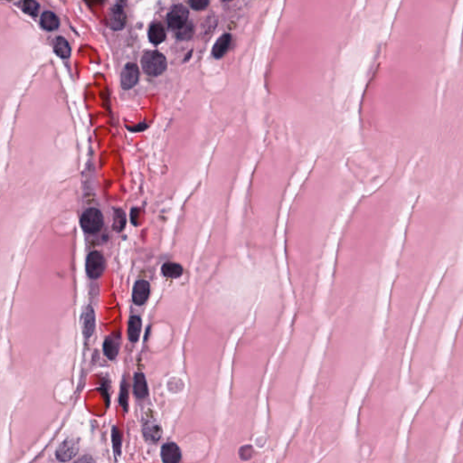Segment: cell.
<instances>
[{
  "mask_svg": "<svg viewBox=\"0 0 463 463\" xmlns=\"http://www.w3.org/2000/svg\"><path fill=\"white\" fill-rule=\"evenodd\" d=\"M143 71L150 76H159L167 69V59L158 51H148L142 58Z\"/></svg>",
  "mask_w": 463,
  "mask_h": 463,
  "instance_id": "cell-1",
  "label": "cell"
},
{
  "mask_svg": "<svg viewBox=\"0 0 463 463\" xmlns=\"http://www.w3.org/2000/svg\"><path fill=\"white\" fill-rule=\"evenodd\" d=\"M104 219L102 212L97 208H88L80 218V225L85 233L94 234L99 233L103 227Z\"/></svg>",
  "mask_w": 463,
  "mask_h": 463,
  "instance_id": "cell-2",
  "label": "cell"
},
{
  "mask_svg": "<svg viewBox=\"0 0 463 463\" xmlns=\"http://www.w3.org/2000/svg\"><path fill=\"white\" fill-rule=\"evenodd\" d=\"M85 268L89 278L96 280L102 276L106 269V260L100 251H92L86 258Z\"/></svg>",
  "mask_w": 463,
  "mask_h": 463,
  "instance_id": "cell-3",
  "label": "cell"
},
{
  "mask_svg": "<svg viewBox=\"0 0 463 463\" xmlns=\"http://www.w3.org/2000/svg\"><path fill=\"white\" fill-rule=\"evenodd\" d=\"M189 11L184 5L177 4L172 7L168 15V25L173 30H180L186 26Z\"/></svg>",
  "mask_w": 463,
  "mask_h": 463,
  "instance_id": "cell-4",
  "label": "cell"
},
{
  "mask_svg": "<svg viewBox=\"0 0 463 463\" xmlns=\"http://www.w3.org/2000/svg\"><path fill=\"white\" fill-rule=\"evenodd\" d=\"M140 72L137 64L134 62H128L123 70L121 72L120 76V84L124 90H129L133 88L139 81Z\"/></svg>",
  "mask_w": 463,
  "mask_h": 463,
  "instance_id": "cell-5",
  "label": "cell"
},
{
  "mask_svg": "<svg viewBox=\"0 0 463 463\" xmlns=\"http://www.w3.org/2000/svg\"><path fill=\"white\" fill-rule=\"evenodd\" d=\"M79 450V444L75 441V439H67L62 441L60 445L58 446L57 450L55 452L56 458L60 461H68L73 459L75 455L77 454Z\"/></svg>",
  "mask_w": 463,
  "mask_h": 463,
  "instance_id": "cell-6",
  "label": "cell"
},
{
  "mask_svg": "<svg viewBox=\"0 0 463 463\" xmlns=\"http://www.w3.org/2000/svg\"><path fill=\"white\" fill-rule=\"evenodd\" d=\"M127 24V16L123 8L115 5L109 11V26L112 30H122Z\"/></svg>",
  "mask_w": 463,
  "mask_h": 463,
  "instance_id": "cell-7",
  "label": "cell"
},
{
  "mask_svg": "<svg viewBox=\"0 0 463 463\" xmlns=\"http://www.w3.org/2000/svg\"><path fill=\"white\" fill-rule=\"evenodd\" d=\"M150 294V285L149 282L145 280H139L135 283L133 290V300L135 304L138 306L145 304Z\"/></svg>",
  "mask_w": 463,
  "mask_h": 463,
  "instance_id": "cell-8",
  "label": "cell"
},
{
  "mask_svg": "<svg viewBox=\"0 0 463 463\" xmlns=\"http://www.w3.org/2000/svg\"><path fill=\"white\" fill-rule=\"evenodd\" d=\"M81 320L84 337L86 339H90L95 329V312L92 306H87L85 308Z\"/></svg>",
  "mask_w": 463,
  "mask_h": 463,
  "instance_id": "cell-9",
  "label": "cell"
},
{
  "mask_svg": "<svg viewBox=\"0 0 463 463\" xmlns=\"http://www.w3.org/2000/svg\"><path fill=\"white\" fill-rule=\"evenodd\" d=\"M161 458L164 463H178L181 459V451L178 446L168 442L161 448Z\"/></svg>",
  "mask_w": 463,
  "mask_h": 463,
  "instance_id": "cell-10",
  "label": "cell"
},
{
  "mask_svg": "<svg viewBox=\"0 0 463 463\" xmlns=\"http://www.w3.org/2000/svg\"><path fill=\"white\" fill-rule=\"evenodd\" d=\"M232 44V36L230 34H224L219 37L213 47V55L219 59L227 53L230 45Z\"/></svg>",
  "mask_w": 463,
  "mask_h": 463,
  "instance_id": "cell-11",
  "label": "cell"
},
{
  "mask_svg": "<svg viewBox=\"0 0 463 463\" xmlns=\"http://www.w3.org/2000/svg\"><path fill=\"white\" fill-rule=\"evenodd\" d=\"M142 320L139 316H131L128 323V340L133 343H136L142 333Z\"/></svg>",
  "mask_w": 463,
  "mask_h": 463,
  "instance_id": "cell-12",
  "label": "cell"
},
{
  "mask_svg": "<svg viewBox=\"0 0 463 463\" xmlns=\"http://www.w3.org/2000/svg\"><path fill=\"white\" fill-rule=\"evenodd\" d=\"M119 341L116 337H107L103 343V353L110 360H114L119 351Z\"/></svg>",
  "mask_w": 463,
  "mask_h": 463,
  "instance_id": "cell-13",
  "label": "cell"
},
{
  "mask_svg": "<svg viewBox=\"0 0 463 463\" xmlns=\"http://www.w3.org/2000/svg\"><path fill=\"white\" fill-rule=\"evenodd\" d=\"M40 24L44 30L54 31L60 27V20L55 14L51 11H45L41 16Z\"/></svg>",
  "mask_w": 463,
  "mask_h": 463,
  "instance_id": "cell-14",
  "label": "cell"
},
{
  "mask_svg": "<svg viewBox=\"0 0 463 463\" xmlns=\"http://www.w3.org/2000/svg\"><path fill=\"white\" fill-rule=\"evenodd\" d=\"M53 51L59 57L67 59L71 55V46L65 38L58 36L53 43Z\"/></svg>",
  "mask_w": 463,
  "mask_h": 463,
  "instance_id": "cell-15",
  "label": "cell"
},
{
  "mask_svg": "<svg viewBox=\"0 0 463 463\" xmlns=\"http://www.w3.org/2000/svg\"><path fill=\"white\" fill-rule=\"evenodd\" d=\"M133 390L136 396L140 399L145 398L148 395V384L146 381L145 376L142 373H137L134 376L133 382Z\"/></svg>",
  "mask_w": 463,
  "mask_h": 463,
  "instance_id": "cell-16",
  "label": "cell"
},
{
  "mask_svg": "<svg viewBox=\"0 0 463 463\" xmlns=\"http://www.w3.org/2000/svg\"><path fill=\"white\" fill-rule=\"evenodd\" d=\"M149 39L152 44H159L166 39V31L162 25L153 24L149 30Z\"/></svg>",
  "mask_w": 463,
  "mask_h": 463,
  "instance_id": "cell-17",
  "label": "cell"
},
{
  "mask_svg": "<svg viewBox=\"0 0 463 463\" xmlns=\"http://www.w3.org/2000/svg\"><path fill=\"white\" fill-rule=\"evenodd\" d=\"M161 272L167 278L177 279L183 274V267L176 262H166L162 265Z\"/></svg>",
  "mask_w": 463,
  "mask_h": 463,
  "instance_id": "cell-18",
  "label": "cell"
},
{
  "mask_svg": "<svg viewBox=\"0 0 463 463\" xmlns=\"http://www.w3.org/2000/svg\"><path fill=\"white\" fill-rule=\"evenodd\" d=\"M126 226V216L123 210L116 209L113 215V225L112 227L116 232L120 233L123 231Z\"/></svg>",
  "mask_w": 463,
  "mask_h": 463,
  "instance_id": "cell-19",
  "label": "cell"
},
{
  "mask_svg": "<svg viewBox=\"0 0 463 463\" xmlns=\"http://www.w3.org/2000/svg\"><path fill=\"white\" fill-rule=\"evenodd\" d=\"M21 9L25 13L32 16V17H36L39 12L40 5L36 1H24L22 2Z\"/></svg>",
  "mask_w": 463,
  "mask_h": 463,
  "instance_id": "cell-20",
  "label": "cell"
},
{
  "mask_svg": "<svg viewBox=\"0 0 463 463\" xmlns=\"http://www.w3.org/2000/svg\"><path fill=\"white\" fill-rule=\"evenodd\" d=\"M194 34V27L192 24H186L185 27H183L180 30H178L177 33V36L178 39L188 40L192 37Z\"/></svg>",
  "mask_w": 463,
  "mask_h": 463,
  "instance_id": "cell-21",
  "label": "cell"
},
{
  "mask_svg": "<svg viewBox=\"0 0 463 463\" xmlns=\"http://www.w3.org/2000/svg\"><path fill=\"white\" fill-rule=\"evenodd\" d=\"M144 432L146 436L153 441H157L161 437V429L159 425H151L149 427H146V432Z\"/></svg>",
  "mask_w": 463,
  "mask_h": 463,
  "instance_id": "cell-22",
  "label": "cell"
},
{
  "mask_svg": "<svg viewBox=\"0 0 463 463\" xmlns=\"http://www.w3.org/2000/svg\"><path fill=\"white\" fill-rule=\"evenodd\" d=\"M209 4H210L209 1H207V0H194V1L188 2L190 8L194 10H197V11L207 9Z\"/></svg>",
  "mask_w": 463,
  "mask_h": 463,
  "instance_id": "cell-23",
  "label": "cell"
},
{
  "mask_svg": "<svg viewBox=\"0 0 463 463\" xmlns=\"http://www.w3.org/2000/svg\"><path fill=\"white\" fill-rule=\"evenodd\" d=\"M251 452H252V448L251 446H244L242 447L240 450V457L243 460H247L251 458Z\"/></svg>",
  "mask_w": 463,
  "mask_h": 463,
  "instance_id": "cell-24",
  "label": "cell"
},
{
  "mask_svg": "<svg viewBox=\"0 0 463 463\" xmlns=\"http://www.w3.org/2000/svg\"><path fill=\"white\" fill-rule=\"evenodd\" d=\"M112 440H113V444H114L115 450H119L120 449V436H119V432L117 428H113L112 431Z\"/></svg>",
  "mask_w": 463,
  "mask_h": 463,
  "instance_id": "cell-25",
  "label": "cell"
},
{
  "mask_svg": "<svg viewBox=\"0 0 463 463\" xmlns=\"http://www.w3.org/2000/svg\"><path fill=\"white\" fill-rule=\"evenodd\" d=\"M138 218H139V209L138 208H133L131 213H130V220L133 225L137 226Z\"/></svg>",
  "mask_w": 463,
  "mask_h": 463,
  "instance_id": "cell-26",
  "label": "cell"
},
{
  "mask_svg": "<svg viewBox=\"0 0 463 463\" xmlns=\"http://www.w3.org/2000/svg\"><path fill=\"white\" fill-rule=\"evenodd\" d=\"M75 463H96L95 460L89 455H84L82 458H80L78 460H76Z\"/></svg>",
  "mask_w": 463,
  "mask_h": 463,
  "instance_id": "cell-27",
  "label": "cell"
}]
</instances>
